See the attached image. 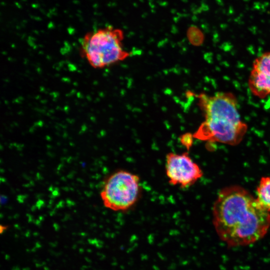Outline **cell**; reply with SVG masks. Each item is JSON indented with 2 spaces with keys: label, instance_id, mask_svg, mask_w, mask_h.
Instances as JSON below:
<instances>
[{
  "label": "cell",
  "instance_id": "4",
  "mask_svg": "<svg viewBox=\"0 0 270 270\" xmlns=\"http://www.w3.org/2000/svg\"><path fill=\"white\" fill-rule=\"evenodd\" d=\"M139 177L126 170H118L106 180L100 192L105 207L114 211L130 208L137 202L140 194Z\"/></svg>",
  "mask_w": 270,
  "mask_h": 270
},
{
  "label": "cell",
  "instance_id": "8",
  "mask_svg": "<svg viewBox=\"0 0 270 270\" xmlns=\"http://www.w3.org/2000/svg\"><path fill=\"white\" fill-rule=\"evenodd\" d=\"M194 138L193 134L186 133L181 136L180 141L188 150L192 146Z\"/></svg>",
  "mask_w": 270,
  "mask_h": 270
},
{
  "label": "cell",
  "instance_id": "2",
  "mask_svg": "<svg viewBox=\"0 0 270 270\" xmlns=\"http://www.w3.org/2000/svg\"><path fill=\"white\" fill-rule=\"evenodd\" d=\"M197 98L204 120L194 138L231 146L240 144L248 126L241 118L236 96L230 92H218L212 95L200 93Z\"/></svg>",
  "mask_w": 270,
  "mask_h": 270
},
{
  "label": "cell",
  "instance_id": "3",
  "mask_svg": "<svg viewBox=\"0 0 270 270\" xmlns=\"http://www.w3.org/2000/svg\"><path fill=\"white\" fill-rule=\"evenodd\" d=\"M124 38L122 30L110 26L89 32L81 41L80 54L93 68L110 66L125 60L130 54L124 48Z\"/></svg>",
  "mask_w": 270,
  "mask_h": 270
},
{
  "label": "cell",
  "instance_id": "5",
  "mask_svg": "<svg viewBox=\"0 0 270 270\" xmlns=\"http://www.w3.org/2000/svg\"><path fill=\"white\" fill-rule=\"evenodd\" d=\"M166 172L169 182L185 188L200 178L203 172L188 152L168 153L166 157Z\"/></svg>",
  "mask_w": 270,
  "mask_h": 270
},
{
  "label": "cell",
  "instance_id": "7",
  "mask_svg": "<svg viewBox=\"0 0 270 270\" xmlns=\"http://www.w3.org/2000/svg\"><path fill=\"white\" fill-rule=\"evenodd\" d=\"M256 192L257 200L270 212V176H264L260 178Z\"/></svg>",
  "mask_w": 270,
  "mask_h": 270
},
{
  "label": "cell",
  "instance_id": "1",
  "mask_svg": "<svg viewBox=\"0 0 270 270\" xmlns=\"http://www.w3.org/2000/svg\"><path fill=\"white\" fill-rule=\"evenodd\" d=\"M212 222L228 246L248 245L262 238L270 227V212L240 186L224 188L212 206Z\"/></svg>",
  "mask_w": 270,
  "mask_h": 270
},
{
  "label": "cell",
  "instance_id": "6",
  "mask_svg": "<svg viewBox=\"0 0 270 270\" xmlns=\"http://www.w3.org/2000/svg\"><path fill=\"white\" fill-rule=\"evenodd\" d=\"M251 92L261 98L270 100V51L264 52L254 61L248 80Z\"/></svg>",
  "mask_w": 270,
  "mask_h": 270
}]
</instances>
